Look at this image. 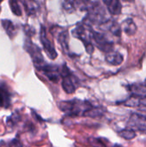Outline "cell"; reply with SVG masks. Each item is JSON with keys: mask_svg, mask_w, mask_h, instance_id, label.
I'll return each mask as SVG.
<instances>
[{"mask_svg": "<svg viewBox=\"0 0 146 147\" xmlns=\"http://www.w3.org/2000/svg\"><path fill=\"white\" fill-rule=\"evenodd\" d=\"M0 11H1V6H0Z\"/></svg>", "mask_w": 146, "mask_h": 147, "instance_id": "cell-27", "label": "cell"}, {"mask_svg": "<svg viewBox=\"0 0 146 147\" xmlns=\"http://www.w3.org/2000/svg\"><path fill=\"white\" fill-rule=\"evenodd\" d=\"M60 76L62 77V88L67 94H73L76 91V85L71 78V72L66 65H64L60 69Z\"/></svg>", "mask_w": 146, "mask_h": 147, "instance_id": "cell-5", "label": "cell"}, {"mask_svg": "<svg viewBox=\"0 0 146 147\" xmlns=\"http://www.w3.org/2000/svg\"><path fill=\"white\" fill-rule=\"evenodd\" d=\"M11 95L3 84H0V107L8 109L10 105Z\"/></svg>", "mask_w": 146, "mask_h": 147, "instance_id": "cell-10", "label": "cell"}, {"mask_svg": "<svg viewBox=\"0 0 146 147\" xmlns=\"http://www.w3.org/2000/svg\"><path fill=\"white\" fill-rule=\"evenodd\" d=\"M122 30L127 34V35H133L136 34L137 32V25L135 24V22H133V20L132 18H127L126 19L123 23H122V27H121Z\"/></svg>", "mask_w": 146, "mask_h": 147, "instance_id": "cell-14", "label": "cell"}, {"mask_svg": "<svg viewBox=\"0 0 146 147\" xmlns=\"http://www.w3.org/2000/svg\"><path fill=\"white\" fill-rule=\"evenodd\" d=\"M38 70L41 71L45 74V76L50 81H52L53 83H57L59 80V78L61 77L60 76V69H59L58 66L53 65L45 64Z\"/></svg>", "mask_w": 146, "mask_h": 147, "instance_id": "cell-8", "label": "cell"}, {"mask_svg": "<svg viewBox=\"0 0 146 147\" xmlns=\"http://www.w3.org/2000/svg\"><path fill=\"white\" fill-rule=\"evenodd\" d=\"M85 10L88 11L87 18L89 22L102 25L106 20V11L99 2H86Z\"/></svg>", "mask_w": 146, "mask_h": 147, "instance_id": "cell-2", "label": "cell"}, {"mask_svg": "<svg viewBox=\"0 0 146 147\" xmlns=\"http://www.w3.org/2000/svg\"><path fill=\"white\" fill-rule=\"evenodd\" d=\"M105 59L109 65H114V66H117V65H120L122 64V62L124 60V57L119 52H114L113 51V52L106 54Z\"/></svg>", "mask_w": 146, "mask_h": 147, "instance_id": "cell-11", "label": "cell"}, {"mask_svg": "<svg viewBox=\"0 0 146 147\" xmlns=\"http://www.w3.org/2000/svg\"><path fill=\"white\" fill-rule=\"evenodd\" d=\"M68 38H69V35H68V32L67 31H63L59 36V41L62 47V48L66 51L69 49V46H68Z\"/></svg>", "mask_w": 146, "mask_h": 147, "instance_id": "cell-20", "label": "cell"}, {"mask_svg": "<svg viewBox=\"0 0 146 147\" xmlns=\"http://www.w3.org/2000/svg\"><path fill=\"white\" fill-rule=\"evenodd\" d=\"M105 113V109L100 107H92L85 115V117H92V118H96V117H100L102 116Z\"/></svg>", "mask_w": 146, "mask_h": 147, "instance_id": "cell-18", "label": "cell"}, {"mask_svg": "<svg viewBox=\"0 0 146 147\" xmlns=\"http://www.w3.org/2000/svg\"><path fill=\"white\" fill-rule=\"evenodd\" d=\"M113 147H123V146H120V145H115V146H114Z\"/></svg>", "mask_w": 146, "mask_h": 147, "instance_id": "cell-25", "label": "cell"}, {"mask_svg": "<svg viewBox=\"0 0 146 147\" xmlns=\"http://www.w3.org/2000/svg\"><path fill=\"white\" fill-rule=\"evenodd\" d=\"M89 142L93 147H107L104 141L99 138H89Z\"/></svg>", "mask_w": 146, "mask_h": 147, "instance_id": "cell-23", "label": "cell"}, {"mask_svg": "<svg viewBox=\"0 0 146 147\" xmlns=\"http://www.w3.org/2000/svg\"><path fill=\"white\" fill-rule=\"evenodd\" d=\"M102 26L104 27L105 29L111 32L115 36H120L121 34V27L119 23H117L114 20H107Z\"/></svg>", "mask_w": 146, "mask_h": 147, "instance_id": "cell-12", "label": "cell"}, {"mask_svg": "<svg viewBox=\"0 0 146 147\" xmlns=\"http://www.w3.org/2000/svg\"><path fill=\"white\" fill-rule=\"evenodd\" d=\"M118 135L125 140H131L134 139L137 135L136 132L132 129V128H126V129H122L120 131H118Z\"/></svg>", "mask_w": 146, "mask_h": 147, "instance_id": "cell-17", "label": "cell"}, {"mask_svg": "<svg viewBox=\"0 0 146 147\" xmlns=\"http://www.w3.org/2000/svg\"><path fill=\"white\" fill-rule=\"evenodd\" d=\"M145 84H146V79H145Z\"/></svg>", "mask_w": 146, "mask_h": 147, "instance_id": "cell-28", "label": "cell"}, {"mask_svg": "<svg viewBox=\"0 0 146 147\" xmlns=\"http://www.w3.org/2000/svg\"><path fill=\"white\" fill-rule=\"evenodd\" d=\"M128 126L133 130L136 129L146 134V115L139 113L132 114L128 121Z\"/></svg>", "mask_w": 146, "mask_h": 147, "instance_id": "cell-7", "label": "cell"}, {"mask_svg": "<svg viewBox=\"0 0 146 147\" xmlns=\"http://www.w3.org/2000/svg\"><path fill=\"white\" fill-rule=\"evenodd\" d=\"M140 110H142V111H146V108H143V109H140Z\"/></svg>", "mask_w": 146, "mask_h": 147, "instance_id": "cell-26", "label": "cell"}, {"mask_svg": "<svg viewBox=\"0 0 146 147\" xmlns=\"http://www.w3.org/2000/svg\"><path fill=\"white\" fill-rule=\"evenodd\" d=\"M129 91L132 93L131 96L137 97H146V84L137 83L128 86Z\"/></svg>", "mask_w": 146, "mask_h": 147, "instance_id": "cell-9", "label": "cell"}, {"mask_svg": "<svg viewBox=\"0 0 146 147\" xmlns=\"http://www.w3.org/2000/svg\"><path fill=\"white\" fill-rule=\"evenodd\" d=\"M24 48L30 54L34 65L37 69H40L42 65L46 64L40 49L35 44H34L29 39H26L24 43Z\"/></svg>", "mask_w": 146, "mask_h": 147, "instance_id": "cell-4", "label": "cell"}, {"mask_svg": "<svg viewBox=\"0 0 146 147\" xmlns=\"http://www.w3.org/2000/svg\"><path fill=\"white\" fill-rule=\"evenodd\" d=\"M2 25L3 27V29L5 30L6 34L10 39H13L16 34V28L14 25V23L10 20H3Z\"/></svg>", "mask_w": 146, "mask_h": 147, "instance_id": "cell-15", "label": "cell"}, {"mask_svg": "<svg viewBox=\"0 0 146 147\" xmlns=\"http://www.w3.org/2000/svg\"><path fill=\"white\" fill-rule=\"evenodd\" d=\"M40 42L43 46V49L46 52V55L51 59H55L58 56V53L52 43V41L48 39L46 32V28L44 26H41L40 28Z\"/></svg>", "mask_w": 146, "mask_h": 147, "instance_id": "cell-6", "label": "cell"}, {"mask_svg": "<svg viewBox=\"0 0 146 147\" xmlns=\"http://www.w3.org/2000/svg\"><path fill=\"white\" fill-rule=\"evenodd\" d=\"M89 36H90V40H92L94 41L95 45L102 52L105 53L106 54L113 52L114 43L112 41H110L104 34L96 32V31H95L90 27V29H89Z\"/></svg>", "mask_w": 146, "mask_h": 147, "instance_id": "cell-3", "label": "cell"}, {"mask_svg": "<svg viewBox=\"0 0 146 147\" xmlns=\"http://www.w3.org/2000/svg\"><path fill=\"white\" fill-rule=\"evenodd\" d=\"M93 107L87 101L73 99L71 101H64L59 103V109L70 116H85L86 113Z\"/></svg>", "mask_w": 146, "mask_h": 147, "instance_id": "cell-1", "label": "cell"}, {"mask_svg": "<svg viewBox=\"0 0 146 147\" xmlns=\"http://www.w3.org/2000/svg\"><path fill=\"white\" fill-rule=\"evenodd\" d=\"M104 4H106L108 10L112 15H120L122 10L121 3L118 0H109V1H103Z\"/></svg>", "mask_w": 146, "mask_h": 147, "instance_id": "cell-13", "label": "cell"}, {"mask_svg": "<svg viewBox=\"0 0 146 147\" xmlns=\"http://www.w3.org/2000/svg\"><path fill=\"white\" fill-rule=\"evenodd\" d=\"M10 146L11 147H22V143L20 142V140L18 139H15L10 142Z\"/></svg>", "mask_w": 146, "mask_h": 147, "instance_id": "cell-24", "label": "cell"}, {"mask_svg": "<svg viewBox=\"0 0 146 147\" xmlns=\"http://www.w3.org/2000/svg\"><path fill=\"white\" fill-rule=\"evenodd\" d=\"M25 10L28 16H34L38 9H39V3L37 2H33V1H25L22 2Z\"/></svg>", "mask_w": 146, "mask_h": 147, "instance_id": "cell-16", "label": "cell"}, {"mask_svg": "<svg viewBox=\"0 0 146 147\" xmlns=\"http://www.w3.org/2000/svg\"><path fill=\"white\" fill-rule=\"evenodd\" d=\"M21 121V115L18 112H14L9 117L7 118V125L10 127H14Z\"/></svg>", "mask_w": 146, "mask_h": 147, "instance_id": "cell-19", "label": "cell"}, {"mask_svg": "<svg viewBox=\"0 0 146 147\" xmlns=\"http://www.w3.org/2000/svg\"><path fill=\"white\" fill-rule=\"evenodd\" d=\"M9 3L10 5L11 11L13 12L14 15L18 16H22V9H21V7L18 4V2H16V1H9Z\"/></svg>", "mask_w": 146, "mask_h": 147, "instance_id": "cell-21", "label": "cell"}, {"mask_svg": "<svg viewBox=\"0 0 146 147\" xmlns=\"http://www.w3.org/2000/svg\"><path fill=\"white\" fill-rule=\"evenodd\" d=\"M77 3L76 2H72V1H65L63 3V8L69 13L74 12L76 10V9L77 8L76 6Z\"/></svg>", "mask_w": 146, "mask_h": 147, "instance_id": "cell-22", "label": "cell"}]
</instances>
